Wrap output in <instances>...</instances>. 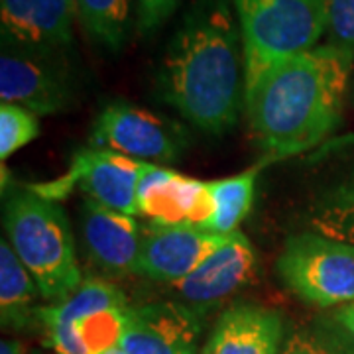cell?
Returning <instances> with one entry per match:
<instances>
[{
    "instance_id": "cell-1",
    "label": "cell",
    "mask_w": 354,
    "mask_h": 354,
    "mask_svg": "<svg viewBox=\"0 0 354 354\" xmlns=\"http://www.w3.org/2000/svg\"><path fill=\"white\" fill-rule=\"evenodd\" d=\"M156 88L207 134L236 127L246 99V59L234 2H193L167 44Z\"/></svg>"
},
{
    "instance_id": "cell-2",
    "label": "cell",
    "mask_w": 354,
    "mask_h": 354,
    "mask_svg": "<svg viewBox=\"0 0 354 354\" xmlns=\"http://www.w3.org/2000/svg\"><path fill=\"white\" fill-rule=\"evenodd\" d=\"M354 51L333 44L297 53L246 88L254 136L274 158L301 153L339 128L353 85Z\"/></svg>"
},
{
    "instance_id": "cell-3",
    "label": "cell",
    "mask_w": 354,
    "mask_h": 354,
    "mask_svg": "<svg viewBox=\"0 0 354 354\" xmlns=\"http://www.w3.org/2000/svg\"><path fill=\"white\" fill-rule=\"evenodd\" d=\"M4 228L44 299L62 304L83 283L69 218L53 199L24 187L10 189L4 199Z\"/></svg>"
},
{
    "instance_id": "cell-4",
    "label": "cell",
    "mask_w": 354,
    "mask_h": 354,
    "mask_svg": "<svg viewBox=\"0 0 354 354\" xmlns=\"http://www.w3.org/2000/svg\"><path fill=\"white\" fill-rule=\"evenodd\" d=\"M241 24L246 88L327 34V0H232Z\"/></svg>"
},
{
    "instance_id": "cell-5",
    "label": "cell",
    "mask_w": 354,
    "mask_h": 354,
    "mask_svg": "<svg viewBox=\"0 0 354 354\" xmlns=\"http://www.w3.org/2000/svg\"><path fill=\"white\" fill-rule=\"evenodd\" d=\"M279 279L301 301L317 307L354 304V246L317 232L288 239L276 262Z\"/></svg>"
},
{
    "instance_id": "cell-6",
    "label": "cell",
    "mask_w": 354,
    "mask_h": 354,
    "mask_svg": "<svg viewBox=\"0 0 354 354\" xmlns=\"http://www.w3.org/2000/svg\"><path fill=\"white\" fill-rule=\"evenodd\" d=\"M88 146L146 164H174L187 148V134L165 116L130 102L114 101L93 122Z\"/></svg>"
},
{
    "instance_id": "cell-7",
    "label": "cell",
    "mask_w": 354,
    "mask_h": 354,
    "mask_svg": "<svg viewBox=\"0 0 354 354\" xmlns=\"http://www.w3.org/2000/svg\"><path fill=\"white\" fill-rule=\"evenodd\" d=\"M2 102L24 106L38 116L69 111L75 104V83L57 53L2 46L0 53Z\"/></svg>"
},
{
    "instance_id": "cell-8",
    "label": "cell",
    "mask_w": 354,
    "mask_h": 354,
    "mask_svg": "<svg viewBox=\"0 0 354 354\" xmlns=\"http://www.w3.org/2000/svg\"><path fill=\"white\" fill-rule=\"evenodd\" d=\"M234 234V232H232ZM232 234H216L191 225H153L144 228L134 274L160 283H176L225 246Z\"/></svg>"
},
{
    "instance_id": "cell-9",
    "label": "cell",
    "mask_w": 354,
    "mask_h": 354,
    "mask_svg": "<svg viewBox=\"0 0 354 354\" xmlns=\"http://www.w3.org/2000/svg\"><path fill=\"white\" fill-rule=\"evenodd\" d=\"M138 215L153 225H191L207 228L215 215L209 181L181 176L162 165H148L138 185Z\"/></svg>"
},
{
    "instance_id": "cell-10",
    "label": "cell",
    "mask_w": 354,
    "mask_h": 354,
    "mask_svg": "<svg viewBox=\"0 0 354 354\" xmlns=\"http://www.w3.org/2000/svg\"><path fill=\"white\" fill-rule=\"evenodd\" d=\"M199 311L181 301L130 305L120 348L127 354H195Z\"/></svg>"
},
{
    "instance_id": "cell-11",
    "label": "cell",
    "mask_w": 354,
    "mask_h": 354,
    "mask_svg": "<svg viewBox=\"0 0 354 354\" xmlns=\"http://www.w3.org/2000/svg\"><path fill=\"white\" fill-rule=\"evenodd\" d=\"M146 162L127 158L111 150L87 148L73 158L69 176L87 199L124 215H138V185L148 169Z\"/></svg>"
},
{
    "instance_id": "cell-12",
    "label": "cell",
    "mask_w": 354,
    "mask_h": 354,
    "mask_svg": "<svg viewBox=\"0 0 354 354\" xmlns=\"http://www.w3.org/2000/svg\"><path fill=\"white\" fill-rule=\"evenodd\" d=\"M256 250L250 241L236 230L230 241L209 256L187 278L169 288L195 311L213 307L244 288L256 274Z\"/></svg>"
},
{
    "instance_id": "cell-13",
    "label": "cell",
    "mask_w": 354,
    "mask_h": 354,
    "mask_svg": "<svg viewBox=\"0 0 354 354\" xmlns=\"http://www.w3.org/2000/svg\"><path fill=\"white\" fill-rule=\"evenodd\" d=\"M73 18L65 0H0L2 39L8 46L57 53L73 44Z\"/></svg>"
},
{
    "instance_id": "cell-14",
    "label": "cell",
    "mask_w": 354,
    "mask_h": 354,
    "mask_svg": "<svg viewBox=\"0 0 354 354\" xmlns=\"http://www.w3.org/2000/svg\"><path fill=\"white\" fill-rule=\"evenodd\" d=\"M81 232L91 262L102 272L134 274L144 241V230L134 216L87 199L81 205Z\"/></svg>"
},
{
    "instance_id": "cell-15",
    "label": "cell",
    "mask_w": 354,
    "mask_h": 354,
    "mask_svg": "<svg viewBox=\"0 0 354 354\" xmlns=\"http://www.w3.org/2000/svg\"><path fill=\"white\" fill-rule=\"evenodd\" d=\"M281 315L256 304L228 307L213 327L203 354H281Z\"/></svg>"
},
{
    "instance_id": "cell-16",
    "label": "cell",
    "mask_w": 354,
    "mask_h": 354,
    "mask_svg": "<svg viewBox=\"0 0 354 354\" xmlns=\"http://www.w3.org/2000/svg\"><path fill=\"white\" fill-rule=\"evenodd\" d=\"M38 286L6 239L0 242V319L4 329H26L36 319Z\"/></svg>"
},
{
    "instance_id": "cell-17",
    "label": "cell",
    "mask_w": 354,
    "mask_h": 354,
    "mask_svg": "<svg viewBox=\"0 0 354 354\" xmlns=\"http://www.w3.org/2000/svg\"><path fill=\"white\" fill-rule=\"evenodd\" d=\"M256 177L258 169H248L239 176L209 181V189L215 201V215L205 230L216 234H232L239 230L242 218L252 209Z\"/></svg>"
},
{
    "instance_id": "cell-18",
    "label": "cell",
    "mask_w": 354,
    "mask_h": 354,
    "mask_svg": "<svg viewBox=\"0 0 354 354\" xmlns=\"http://www.w3.org/2000/svg\"><path fill=\"white\" fill-rule=\"evenodd\" d=\"M313 232L354 246V176L321 195L309 213Z\"/></svg>"
},
{
    "instance_id": "cell-19",
    "label": "cell",
    "mask_w": 354,
    "mask_h": 354,
    "mask_svg": "<svg viewBox=\"0 0 354 354\" xmlns=\"http://www.w3.org/2000/svg\"><path fill=\"white\" fill-rule=\"evenodd\" d=\"M79 20L93 41L120 51L130 30V0H79Z\"/></svg>"
},
{
    "instance_id": "cell-20",
    "label": "cell",
    "mask_w": 354,
    "mask_h": 354,
    "mask_svg": "<svg viewBox=\"0 0 354 354\" xmlns=\"http://www.w3.org/2000/svg\"><path fill=\"white\" fill-rule=\"evenodd\" d=\"M39 136L38 114L24 106L2 102L0 106V158L8 160L14 152Z\"/></svg>"
},
{
    "instance_id": "cell-21",
    "label": "cell",
    "mask_w": 354,
    "mask_h": 354,
    "mask_svg": "<svg viewBox=\"0 0 354 354\" xmlns=\"http://www.w3.org/2000/svg\"><path fill=\"white\" fill-rule=\"evenodd\" d=\"M327 44L354 51V0H327Z\"/></svg>"
},
{
    "instance_id": "cell-22",
    "label": "cell",
    "mask_w": 354,
    "mask_h": 354,
    "mask_svg": "<svg viewBox=\"0 0 354 354\" xmlns=\"http://www.w3.org/2000/svg\"><path fill=\"white\" fill-rule=\"evenodd\" d=\"M281 354H348L337 344L309 329H297L288 337Z\"/></svg>"
},
{
    "instance_id": "cell-23",
    "label": "cell",
    "mask_w": 354,
    "mask_h": 354,
    "mask_svg": "<svg viewBox=\"0 0 354 354\" xmlns=\"http://www.w3.org/2000/svg\"><path fill=\"white\" fill-rule=\"evenodd\" d=\"M181 0H138V30L152 34L165 24L177 10Z\"/></svg>"
},
{
    "instance_id": "cell-24",
    "label": "cell",
    "mask_w": 354,
    "mask_h": 354,
    "mask_svg": "<svg viewBox=\"0 0 354 354\" xmlns=\"http://www.w3.org/2000/svg\"><path fill=\"white\" fill-rule=\"evenodd\" d=\"M333 325L341 333L346 341L354 346V304L342 305L333 315H330Z\"/></svg>"
},
{
    "instance_id": "cell-25",
    "label": "cell",
    "mask_w": 354,
    "mask_h": 354,
    "mask_svg": "<svg viewBox=\"0 0 354 354\" xmlns=\"http://www.w3.org/2000/svg\"><path fill=\"white\" fill-rule=\"evenodd\" d=\"M0 354H28V348L16 339H4L0 342Z\"/></svg>"
},
{
    "instance_id": "cell-26",
    "label": "cell",
    "mask_w": 354,
    "mask_h": 354,
    "mask_svg": "<svg viewBox=\"0 0 354 354\" xmlns=\"http://www.w3.org/2000/svg\"><path fill=\"white\" fill-rule=\"evenodd\" d=\"M67 4H69V8H71V12L75 18H79V0H65Z\"/></svg>"
},
{
    "instance_id": "cell-27",
    "label": "cell",
    "mask_w": 354,
    "mask_h": 354,
    "mask_svg": "<svg viewBox=\"0 0 354 354\" xmlns=\"http://www.w3.org/2000/svg\"><path fill=\"white\" fill-rule=\"evenodd\" d=\"M106 354H127V353H124V351H122V348L118 346V348H113V351H109Z\"/></svg>"
},
{
    "instance_id": "cell-28",
    "label": "cell",
    "mask_w": 354,
    "mask_h": 354,
    "mask_svg": "<svg viewBox=\"0 0 354 354\" xmlns=\"http://www.w3.org/2000/svg\"><path fill=\"white\" fill-rule=\"evenodd\" d=\"M351 97H353V102H354V77H353V85H351Z\"/></svg>"
}]
</instances>
